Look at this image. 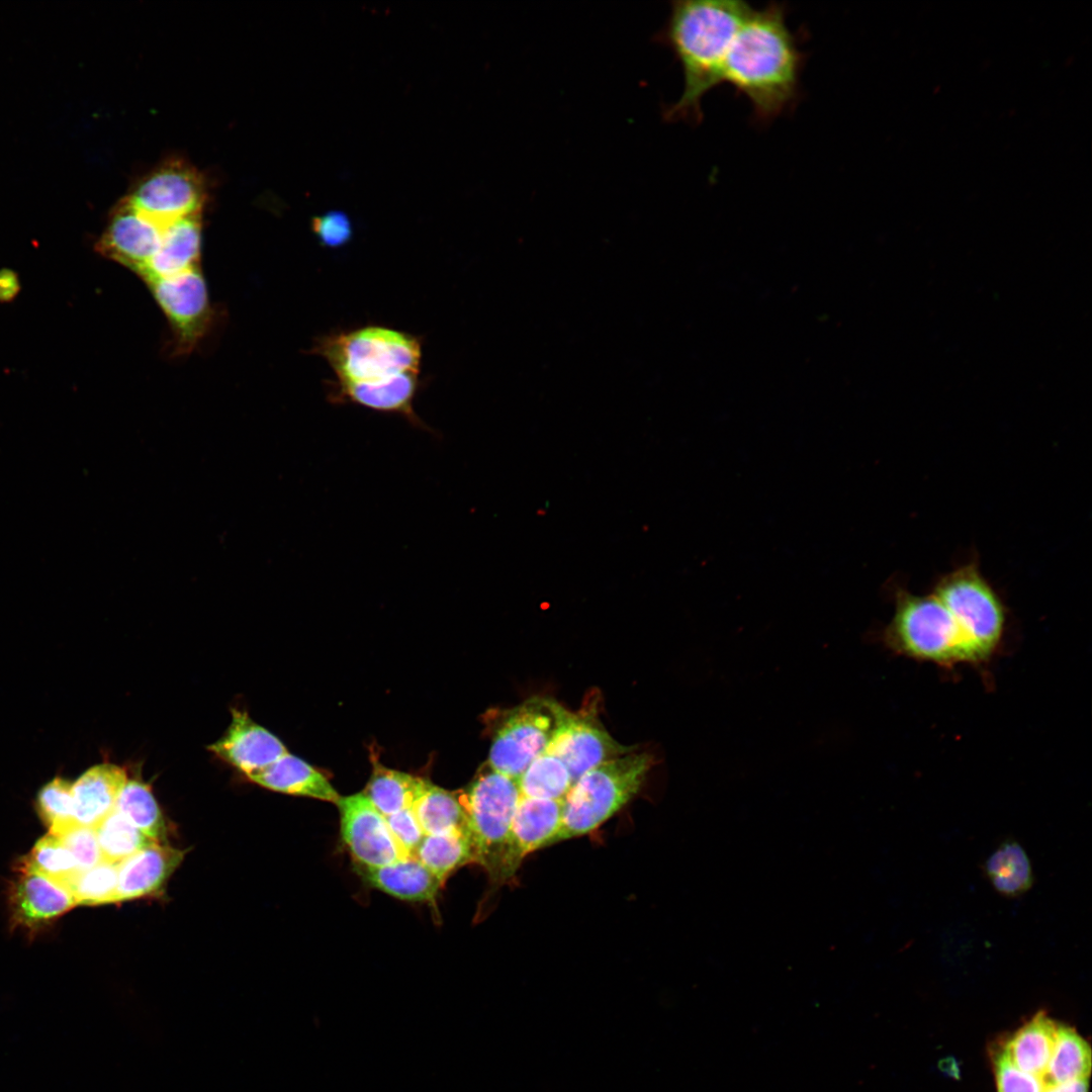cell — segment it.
I'll return each instance as SVG.
<instances>
[{"label": "cell", "instance_id": "cell-35", "mask_svg": "<svg viewBox=\"0 0 1092 1092\" xmlns=\"http://www.w3.org/2000/svg\"><path fill=\"white\" fill-rule=\"evenodd\" d=\"M988 1054L996 1092H1043L1045 1090V1086L1038 1078L1019 1070L1007 1059L997 1039L990 1043Z\"/></svg>", "mask_w": 1092, "mask_h": 1092}, {"label": "cell", "instance_id": "cell-1", "mask_svg": "<svg viewBox=\"0 0 1092 1092\" xmlns=\"http://www.w3.org/2000/svg\"><path fill=\"white\" fill-rule=\"evenodd\" d=\"M786 7L769 3L751 8L725 58L721 84L732 86L760 122L791 109L800 95L805 55L787 24Z\"/></svg>", "mask_w": 1092, "mask_h": 1092}, {"label": "cell", "instance_id": "cell-10", "mask_svg": "<svg viewBox=\"0 0 1092 1092\" xmlns=\"http://www.w3.org/2000/svg\"><path fill=\"white\" fill-rule=\"evenodd\" d=\"M124 199L162 225L200 215L206 200L202 175L180 160L163 163L132 188Z\"/></svg>", "mask_w": 1092, "mask_h": 1092}, {"label": "cell", "instance_id": "cell-4", "mask_svg": "<svg viewBox=\"0 0 1092 1092\" xmlns=\"http://www.w3.org/2000/svg\"><path fill=\"white\" fill-rule=\"evenodd\" d=\"M895 612L878 639L891 651L949 666L982 663L949 611L931 593L919 596L897 587Z\"/></svg>", "mask_w": 1092, "mask_h": 1092}, {"label": "cell", "instance_id": "cell-28", "mask_svg": "<svg viewBox=\"0 0 1092 1092\" xmlns=\"http://www.w3.org/2000/svg\"><path fill=\"white\" fill-rule=\"evenodd\" d=\"M426 781L377 764L362 794L386 817L412 808Z\"/></svg>", "mask_w": 1092, "mask_h": 1092}, {"label": "cell", "instance_id": "cell-18", "mask_svg": "<svg viewBox=\"0 0 1092 1092\" xmlns=\"http://www.w3.org/2000/svg\"><path fill=\"white\" fill-rule=\"evenodd\" d=\"M184 855V850L155 842L120 861L116 903L160 892Z\"/></svg>", "mask_w": 1092, "mask_h": 1092}, {"label": "cell", "instance_id": "cell-21", "mask_svg": "<svg viewBox=\"0 0 1092 1092\" xmlns=\"http://www.w3.org/2000/svg\"><path fill=\"white\" fill-rule=\"evenodd\" d=\"M201 234V214L166 224L158 251L141 277L148 283L198 268Z\"/></svg>", "mask_w": 1092, "mask_h": 1092}, {"label": "cell", "instance_id": "cell-13", "mask_svg": "<svg viewBox=\"0 0 1092 1092\" xmlns=\"http://www.w3.org/2000/svg\"><path fill=\"white\" fill-rule=\"evenodd\" d=\"M164 226L122 198L110 211L95 251L142 276L158 251Z\"/></svg>", "mask_w": 1092, "mask_h": 1092}, {"label": "cell", "instance_id": "cell-5", "mask_svg": "<svg viewBox=\"0 0 1092 1092\" xmlns=\"http://www.w3.org/2000/svg\"><path fill=\"white\" fill-rule=\"evenodd\" d=\"M653 763L652 754L633 751L583 774L563 799L553 844L590 833L613 817L637 795Z\"/></svg>", "mask_w": 1092, "mask_h": 1092}, {"label": "cell", "instance_id": "cell-27", "mask_svg": "<svg viewBox=\"0 0 1092 1092\" xmlns=\"http://www.w3.org/2000/svg\"><path fill=\"white\" fill-rule=\"evenodd\" d=\"M412 809L425 835L468 830L466 815L456 793L428 781Z\"/></svg>", "mask_w": 1092, "mask_h": 1092}, {"label": "cell", "instance_id": "cell-16", "mask_svg": "<svg viewBox=\"0 0 1092 1092\" xmlns=\"http://www.w3.org/2000/svg\"><path fill=\"white\" fill-rule=\"evenodd\" d=\"M208 749L248 779L288 752L274 734L237 708L232 710V721L224 734Z\"/></svg>", "mask_w": 1092, "mask_h": 1092}, {"label": "cell", "instance_id": "cell-6", "mask_svg": "<svg viewBox=\"0 0 1092 1092\" xmlns=\"http://www.w3.org/2000/svg\"><path fill=\"white\" fill-rule=\"evenodd\" d=\"M456 795L466 815L475 862L493 882L502 883L511 826L522 797L517 780L486 763Z\"/></svg>", "mask_w": 1092, "mask_h": 1092}, {"label": "cell", "instance_id": "cell-14", "mask_svg": "<svg viewBox=\"0 0 1092 1092\" xmlns=\"http://www.w3.org/2000/svg\"><path fill=\"white\" fill-rule=\"evenodd\" d=\"M15 871L7 896L11 929L38 930L77 906L63 885L17 862Z\"/></svg>", "mask_w": 1092, "mask_h": 1092}, {"label": "cell", "instance_id": "cell-8", "mask_svg": "<svg viewBox=\"0 0 1092 1092\" xmlns=\"http://www.w3.org/2000/svg\"><path fill=\"white\" fill-rule=\"evenodd\" d=\"M497 720L487 763L518 780L550 741L554 719L547 698L532 697L503 711Z\"/></svg>", "mask_w": 1092, "mask_h": 1092}, {"label": "cell", "instance_id": "cell-29", "mask_svg": "<svg viewBox=\"0 0 1092 1092\" xmlns=\"http://www.w3.org/2000/svg\"><path fill=\"white\" fill-rule=\"evenodd\" d=\"M115 809L151 840L161 843L166 838L167 825L149 785L127 780Z\"/></svg>", "mask_w": 1092, "mask_h": 1092}, {"label": "cell", "instance_id": "cell-15", "mask_svg": "<svg viewBox=\"0 0 1092 1092\" xmlns=\"http://www.w3.org/2000/svg\"><path fill=\"white\" fill-rule=\"evenodd\" d=\"M420 387V372H408L375 384L332 380L327 385V396L334 404H355L376 413L399 416L413 427L432 432L414 407Z\"/></svg>", "mask_w": 1092, "mask_h": 1092}, {"label": "cell", "instance_id": "cell-2", "mask_svg": "<svg viewBox=\"0 0 1092 1092\" xmlns=\"http://www.w3.org/2000/svg\"><path fill=\"white\" fill-rule=\"evenodd\" d=\"M751 7L743 1L679 0L671 3L664 26L655 34L678 61L684 75L680 97L662 111L666 121L702 120V100L721 84L729 47Z\"/></svg>", "mask_w": 1092, "mask_h": 1092}, {"label": "cell", "instance_id": "cell-3", "mask_svg": "<svg viewBox=\"0 0 1092 1092\" xmlns=\"http://www.w3.org/2000/svg\"><path fill=\"white\" fill-rule=\"evenodd\" d=\"M310 353L327 361L338 382L375 384L420 372L422 340L387 327L365 326L323 335Z\"/></svg>", "mask_w": 1092, "mask_h": 1092}, {"label": "cell", "instance_id": "cell-36", "mask_svg": "<svg viewBox=\"0 0 1092 1092\" xmlns=\"http://www.w3.org/2000/svg\"><path fill=\"white\" fill-rule=\"evenodd\" d=\"M50 833L58 836L75 857L80 871H86L102 860L95 828L75 820Z\"/></svg>", "mask_w": 1092, "mask_h": 1092}, {"label": "cell", "instance_id": "cell-25", "mask_svg": "<svg viewBox=\"0 0 1092 1092\" xmlns=\"http://www.w3.org/2000/svg\"><path fill=\"white\" fill-rule=\"evenodd\" d=\"M1091 1053L1090 1043L1075 1027L1059 1021L1046 1070V1088L1076 1079L1090 1078Z\"/></svg>", "mask_w": 1092, "mask_h": 1092}, {"label": "cell", "instance_id": "cell-19", "mask_svg": "<svg viewBox=\"0 0 1092 1092\" xmlns=\"http://www.w3.org/2000/svg\"><path fill=\"white\" fill-rule=\"evenodd\" d=\"M1059 1021L1039 1010L1009 1035L997 1038L1007 1059L1019 1070L1038 1078L1045 1076Z\"/></svg>", "mask_w": 1092, "mask_h": 1092}, {"label": "cell", "instance_id": "cell-11", "mask_svg": "<svg viewBox=\"0 0 1092 1092\" xmlns=\"http://www.w3.org/2000/svg\"><path fill=\"white\" fill-rule=\"evenodd\" d=\"M147 284L168 320L173 354L192 351L206 333L211 317L206 283L199 268Z\"/></svg>", "mask_w": 1092, "mask_h": 1092}, {"label": "cell", "instance_id": "cell-22", "mask_svg": "<svg viewBox=\"0 0 1092 1092\" xmlns=\"http://www.w3.org/2000/svg\"><path fill=\"white\" fill-rule=\"evenodd\" d=\"M354 866L370 887L404 901L434 903L443 886L415 856L376 868Z\"/></svg>", "mask_w": 1092, "mask_h": 1092}, {"label": "cell", "instance_id": "cell-38", "mask_svg": "<svg viewBox=\"0 0 1092 1092\" xmlns=\"http://www.w3.org/2000/svg\"><path fill=\"white\" fill-rule=\"evenodd\" d=\"M388 827L395 841L408 856H414L425 833L412 808L386 816Z\"/></svg>", "mask_w": 1092, "mask_h": 1092}, {"label": "cell", "instance_id": "cell-34", "mask_svg": "<svg viewBox=\"0 0 1092 1092\" xmlns=\"http://www.w3.org/2000/svg\"><path fill=\"white\" fill-rule=\"evenodd\" d=\"M72 786L68 780L55 778L39 791L36 811L49 831L74 821Z\"/></svg>", "mask_w": 1092, "mask_h": 1092}, {"label": "cell", "instance_id": "cell-7", "mask_svg": "<svg viewBox=\"0 0 1092 1092\" xmlns=\"http://www.w3.org/2000/svg\"><path fill=\"white\" fill-rule=\"evenodd\" d=\"M932 594L952 615L982 661H987L1002 639L1006 613L977 562L970 561L942 575Z\"/></svg>", "mask_w": 1092, "mask_h": 1092}, {"label": "cell", "instance_id": "cell-9", "mask_svg": "<svg viewBox=\"0 0 1092 1092\" xmlns=\"http://www.w3.org/2000/svg\"><path fill=\"white\" fill-rule=\"evenodd\" d=\"M547 701L554 726L545 751L565 764L572 784L593 767L634 751L609 734L595 710L573 712L551 698Z\"/></svg>", "mask_w": 1092, "mask_h": 1092}, {"label": "cell", "instance_id": "cell-33", "mask_svg": "<svg viewBox=\"0 0 1092 1092\" xmlns=\"http://www.w3.org/2000/svg\"><path fill=\"white\" fill-rule=\"evenodd\" d=\"M118 863L101 860L80 872L68 885L77 905L116 903Z\"/></svg>", "mask_w": 1092, "mask_h": 1092}, {"label": "cell", "instance_id": "cell-39", "mask_svg": "<svg viewBox=\"0 0 1092 1092\" xmlns=\"http://www.w3.org/2000/svg\"><path fill=\"white\" fill-rule=\"evenodd\" d=\"M20 290L18 275L12 269H0V302L13 300Z\"/></svg>", "mask_w": 1092, "mask_h": 1092}, {"label": "cell", "instance_id": "cell-24", "mask_svg": "<svg viewBox=\"0 0 1092 1092\" xmlns=\"http://www.w3.org/2000/svg\"><path fill=\"white\" fill-rule=\"evenodd\" d=\"M414 856L443 884L460 868L475 862L468 830L425 835Z\"/></svg>", "mask_w": 1092, "mask_h": 1092}, {"label": "cell", "instance_id": "cell-37", "mask_svg": "<svg viewBox=\"0 0 1092 1092\" xmlns=\"http://www.w3.org/2000/svg\"><path fill=\"white\" fill-rule=\"evenodd\" d=\"M311 230L318 243L329 249L346 246L353 238L351 219L342 210H329L311 219Z\"/></svg>", "mask_w": 1092, "mask_h": 1092}, {"label": "cell", "instance_id": "cell-12", "mask_svg": "<svg viewBox=\"0 0 1092 1092\" xmlns=\"http://www.w3.org/2000/svg\"><path fill=\"white\" fill-rule=\"evenodd\" d=\"M341 836L355 864L376 868L408 855L395 841L383 816L361 793L340 797Z\"/></svg>", "mask_w": 1092, "mask_h": 1092}, {"label": "cell", "instance_id": "cell-23", "mask_svg": "<svg viewBox=\"0 0 1092 1092\" xmlns=\"http://www.w3.org/2000/svg\"><path fill=\"white\" fill-rule=\"evenodd\" d=\"M249 780L283 794L334 803L340 799L338 792L320 770L288 752Z\"/></svg>", "mask_w": 1092, "mask_h": 1092}, {"label": "cell", "instance_id": "cell-30", "mask_svg": "<svg viewBox=\"0 0 1092 1092\" xmlns=\"http://www.w3.org/2000/svg\"><path fill=\"white\" fill-rule=\"evenodd\" d=\"M522 797L563 800L572 786L565 764L544 751L537 756L517 780Z\"/></svg>", "mask_w": 1092, "mask_h": 1092}, {"label": "cell", "instance_id": "cell-32", "mask_svg": "<svg viewBox=\"0 0 1092 1092\" xmlns=\"http://www.w3.org/2000/svg\"><path fill=\"white\" fill-rule=\"evenodd\" d=\"M17 863L42 874L67 889L81 872L71 851L58 836L50 832L37 840L30 852Z\"/></svg>", "mask_w": 1092, "mask_h": 1092}, {"label": "cell", "instance_id": "cell-17", "mask_svg": "<svg viewBox=\"0 0 1092 1092\" xmlns=\"http://www.w3.org/2000/svg\"><path fill=\"white\" fill-rule=\"evenodd\" d=\"M563 800L521 797L508 841L503 882L511 879L523 859L553 844L562 824Z\"/></svg>", "mask_w": 1092, "mask_h": 1092}, {"label": "cell", "instance_id": "cell-26", "mask_svg": "<svg viewBox=\"0 0 1092 1092\" xmlns=\"http://www.w3.org/2000/svg\"><path fill=\"white\" fill-rule=\"evenodd\" d=\"M984 869L994 889L1007 897H1017L1033 884L1029 858L1014 840L1003 841L988 856Z\"/></svg>", "mask_w": 1092, "mask_h": 1092}, {"label": "cell", "instance_id": "cell-20", "mask_svg": "<svg viewBox=\"0 0 1092 1092\" xmlns=\"http://www.w3.org/2000/svg\"><path fill=\"white\" fill-rule=\"evenodd\" d=\"M127 780L125 769L112 763L86 770L72 786L74 820L95 828L115 809Z\"/></svg>", "mask_w": 1092, "mask_h": 1092}, {"label": "cell", "instance_id": "cell-31", "mask_svg": "<svg viewBox=\"0 0 1092 1092\" xmlns=\"http://www.w3.org/2000/svg\"><path fill=\"white\" fill-rule=\"evenodd\" d=\"M102 860L119 863L142 848L155 843L114 809L96 827Z\"/></svg>", "mask_w": 1092, "mask_h": 1092}, {"label": "cell", "instance_id": "cell-40", "mask_svg": "<svg viewBox=\"0 0 1092 1092\" xmlns=\"http://www.w3.org/2000/svg\"><path fill=\"white\" fill-rule=\"evenodd\" d=\"M1090 1078L1072 1080L1049 1086L1043 1092H1089Z\"/></svg>", "mask_w": 1092, "mask_h": 1092}]
</instances>
